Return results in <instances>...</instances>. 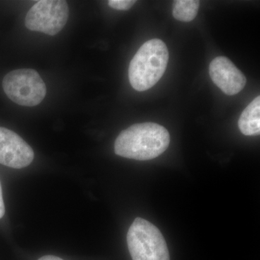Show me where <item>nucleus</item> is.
Here are the masks:
<instances>
[{
	"mask_svg": "<svg viewBox=\"0 0 260 260\" xmlns=\"http://www.w3.org/2000/svg\"><path fill=\"white\" fill-rule=\"evenodd\" d=\"M69 17L68 3L62 0H41L30 8L25 25L32 31L54 36L61 31Z\"/></svg>",
	"mask_w": 260,
	"mask_h": 260,
	"instance_id": "nucleus-5",
	"label": "nucleus"
},
{
	"mask_svg": "<svg viewBox=\"0 0 260 260\" xmlns=\"http://www.w3.org/2000/svg\"><path fill=\"white\" fill-rule=\"evenodd\" d=\"M3 90L12 102L23 107H35L47 95V87L36 70L20 69L5 75Z\"/></svg>",
	"mask_w": 260,
	"mask_h": 260,
	"instance_id": "nucleus-4",
	"label": "nucleus"
},
{
	"mask_svg": "<svg viewBox=\"0 0 260 260\" xmlns=\"http://www.w3.org/2000/svg\"><path fill=\"white\" fill-rule=\"evenodd\" d=\"M136 3L134 0H109L108 4L113 9L128 10Z\"/></svg>",
	"mask_w": 260,
	"mask_h": 260,
	"instance_id": "nucleus-10",
	"label": "nucleus"
},
{
	"mask_svg": "<svg viewBox=\"0 0 260 260\" xmlns=\"http://www.w3.org/2000/svg\"><path fill=\"white\" fill-rule=\"evenodd\" d=\"M167 45L158 39L145 42L130 61L129 80L138 91L153 87L162 78L169 62Z\"/></svg>",
	"mask_w": 260,
	"mask_h": 260,
	"instance_id": "nucleus-2",
	"label": "nucleus"
},
{
	"mask_svg": "<svg viewBox=\"0 0 260 260\" xmlns=\"http://www.w3.org/2000/svg\"><path fill=\"white\" fill-rule=\"evenodd\" d=\"M170 135L164 126L155 123H142L129 126L117 137L114 151L124 158L151 160L165 152Z\"/></svg>",
	"mask_w": 260,
	"mask_h": 260,
	"instance_id": "nucleus-1",
	"label": "nucleus"
},
{
	"mask_svg": "<svg viewBox=\"0 0 260 260\" xmlns=\"http://www.w3.org/2000/svg\"><path fill=\"white\" fill-rule=\"evenodd\" d=\"M209 73L213 83L228 95H236L245 87V75L225 56H218L211 61Z\"/></svg>",
	"mask_w": 260,
	"mask_h": 260,
	"instance_id": "nucleus-7",
	"label": "nucleus"
},
{
	"mask_svg": "<svg viewBox=\"0 0 260 260\" xmlns=\"http://www.w3.org/2000/svg\"><path fill=\"white\" fill-rule=\"evenodd\" d=\"M239 127L247 136L259 135L260 97L254 99L244 109L239 119Z\"/></svg>",
	"mask_w": 260,
	"mask_h": 260,
	"instance_id": "nucleus-8",
	"label": "nucleus"
},
{
	"mask_svg": "<svg viewBox=\"0 0 260 260\" xmlns=\"http://www.w3.org/2000/svg\"><path fill=\"white\" fill-rule=\"evenodd\" d=\"M5 208L4 200H3V190H2L1 182H0V219L4 216Z\"/></svg>",
	"mask_w": 260,
	"mask_h": 260,
	"instance_id": "nucleus-11",
	"label": "nucleus"
},
{
	"mask_svg": "<svg viewBox=\"0 0 260 260\" xmlns=\"http://www.w3.org/2000/svg\"><path fill=\"white\" fill-rule=\"evenodd\" d=\"M38 260H64L61 259L60 257H58V256H52V255H47L42 256L40 259Z\"/></svg>",
	"mask_w": 260,
	"mask_h": 260,
	"instance_id": "nucleus-12",
	"label": "nucleus"
},
{
	"mask_svg": "<svg viewBox=\"0 0 260 260\" xmlns=\"http://www.w3.org/2000/svg\"><path fill=\"white\" fill-rule=\"evenodd\" d=\"M200 2L196 0H177L173 4V16L183 22H190L196 18Z\"/></svg>",
	"mask_w": 260,
	"mask_h": 260,
	"instance_id": "nucleus-9",
	"label": "nucleus"
},
{
	"mask_svg": "<svg viewBox=\"0 0 260 260\" xmlns=\"http://www.w3.org/2000/svg\"><path fill=\"white\" fill-rule=\"evenodd\" d=\"M126 242L133 260H170L161 233L145 219H135L128 231Z\"/></svg>",
	"mask_w": 260,
	"mask_h": 260,
	"instance_id": "nucleus-3",
	"label": "nucleus"
},
{
	"mask_svg": "<svg viewBox=\"0 0 260 260\" xmlns=\"http://www.w3.org/2000/svg\"><path fill=\"white\" fill-rule=\"evenodd\" d=\"M34 158V150L21 137L0 126V164L20 169L30 165Z\"/></svg>",
	"mask_w": 260,
	"mask_h": 260,
	"instance_id": "nucleus-6",
	"label": "nucleus"
}]
</instances>
